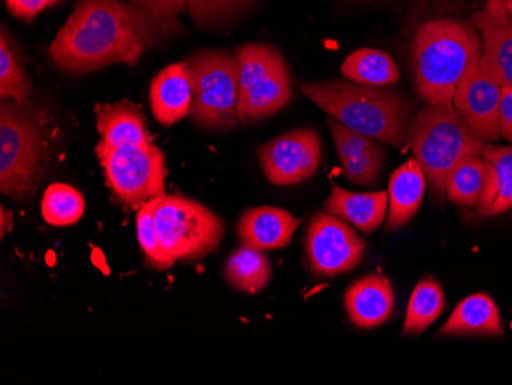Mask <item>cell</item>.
<instances>
[{
  "mask_svg": "<svg viewBox=\"0 0 512 385\" xmlns=\"http://www.w3.org/2000/svg\"><path fill=\"white\" fill-rule=\"evenodd\" d=\"M168 34L142 8L125 0H82L51 43V60L65 73L82 74L115 63L135 65Z\"/></svg>",
  "mask_w": 512,
  "mask_h": 385,
  "instance_id": "6da1fadb",
  "label": "cell"
},
{
  "mask_svg": "<svg viewBox=\"0 0 512 385\" xmlns=\"http://www.w3.org/2000/svg\"><path fill=\"white\" fill-rule=\"evenodd\" d=\"M301 91L330 117L359 134L394 148L408 143L414 103L396 91L350 80L301 83Z\"/></svg>",
  "mask_w": 512,
  "mask_h": 385,
  "instance_id": "7a4b0ae2",
  "label": "cell"
},
{
  "mask_svg": "<svg viewBox=\"0 0 512 385\" xmlns=\"http://www.w3.org/2000/svg\"><path fill=\"white\" fill-rule=\"evenodd\" d=\"M480 53L482 37L474 25L453 19L422 25L413 43L419 97L425 103H453L457 85Z\"/></svg>",
  "mask_w": 512,
  "mask_h": 385,
  "instance_id": "3957f363",
  "label": "cell"
},
{
  "mask_svg": "<svg viewBox=\"0 0 512 385\" xmlns=\"http://www.w3.org/2000/svg\"><path fill=\"white\" fill-rule=\"evenodd\" d=\"M45 114L28 102L0 105V191L14 201L36 194L48 160Z\"/></svg>",
  "mask_w": 512,
  "mask_h": 385,
  "instance_id": "277c9868",
  "label": "cell"
},
{
  "mask_svg": "<svg viewBox=\"0 0 512 385\" xmlns=\"http://www.w3.org/2000/svg\"><path fill=\"white\" fill-rule=\"evenodd\" d=\"M408 145L424 169L431 197L439 201L447 198L450 172L465 158L482 155L485 148L453 103H427L417 112L408 129Z\"/></svg>",
  "mask_w": 512,
  "mask_h": 385,
  "instance_id": "5b68a950",
  "label": "cell"
},
{
  "mask_svg": "<svg viewBox=\"0 0 512 385\" xmlns=\"http://www.w3.org/2000/svg\"><path fill=\"white\" fill-rule=\"evenodd\" d=\"M192 82L191 116L197 125L232 129L240 123V60L226 51L207 50L188 60Z\"/></svg>",
  "mask_w": 512,
  "mask_h": 385,
  "instance_id": "8992f818",
  "label": "cell"
},
{
  "mask_svg": "<svg viewBox=\"0 0 512 385\" xmlns=\"http://www.w3.org/2000/svg\"><path fill=\"white\" fill-rule=\"evenodd\" d=\"M96 155L105 172L106 185L115 200L129 211H138L165 194V155L154 145L96 146Z\"/></svg>",
  "mask_w": 512,
  "mask_h": 385,
  "instance_id": "52a82bcc",
  "label": "cell"
},
{
  "mask_svg": "<svg viewBox=\"0 0 512 385\" xmlns=\"http://www.w3.org/2000/svg\"><path fill=\"white\" fill-rule=\"evenodd\" d=\"M240 60V123L258 122L286 108L292 99V77L281 51L266 43L238 50Z\"/></svg>",
  "mask_w": 512,
  "mask_h": 385,
  "instance_id": "ba28073f",
  "label": "cell"
},
{
  "mask_svg": "<svg viewBox=\"0 0 512 385\" xmlns=\"http://www.w3.org/2000/svg\"><path fill=\"white\" fill-rule=\"evenodd\" d=\"M161 247L177 261L203 260L220 246L224 221L211 209L183 195H166L155 211Z\"/></svg>",
  "mask_w": 512,
  "mask_h": 385,
  "instance_id": "9c48e42d",
  "label": "cell"
},
{
  "mask_svg": "<svg viewBox=\"0 0 512 385\" xmlns=\"http://www.w3.org/2000/svg\"><path fill=\"white\" fill-rule=\"evenodd\" d=\"M367 243L342 218L319 212L309 223L306 258L309 269L318 277L347 274L362 263Z\"/></svg>",
  "mask_w": 512,
  "mask_h": 385,
  "instance_id": "30bf717a",
  "label": "cell"
},
{
  "mask_svg": "<svg viewBox=\"0 0 512 385\" xmlns=\"http://www.w3.org/2000/svg\"><path fill=\"white\" fill-rule=\"evenodd\" d=\"M261 169L273 186H293L307 181L318 172L322 146L313 128L284 132L258 151Z\"/></svg>",
  "mask_w": 512,
  "mask_h": 385,
  "instance_id": "8fae6325",
  "label": "cell"
},
{
  "mask_svg": "<svg viewBox=\"0 0 512 385\" xmlns=\"http://www.w3.org/2000/svg\"><path fill=\"white\" fill-rule=\"evenodd\" d=\"M502 96L503 86L483 66L480 53L463 74L453 99L454 108L480 142H496L502 137Z\"/></svg>",
  "mask_w": 512,
  "mask_h": 385,
  "instance_id": "7c38bea8",
  "label": "cell"
},
{
  "mask_svg": "<svg viewBox=\"0 0 512 385\" xmlns=\"http://www.w3.org/2000/svg\"><path fill=\"white\" fill-rule=\"evenodd\" d=\"M327 125L332 132L345 178L358 186H375L381 178L384 166V151L381 146L376 145L367 135L342 125L333 117L327 119Z\"/></svg>",
  "mask_w": 512,
  "mask_h": 385,
  "instance_id": "4fadbf2b",
  "label": "cell"
},
{
  "mask_svg": "<svg viewBox=\"0 0 512 385\" xmlns=\"http://www.w3.org/2000/svg\"><path fill=\"white\" fill-rule=\"evenodd\" d=\"M301 223L286 209L260 206L241 215L237 232L243 246L261 252L279 251L289 246Z\"/></svg>",
  "mask_w": 512,
  "mask_h": 385,
  "instance_id": "5bb4252c",
  "label": "cell"
},
{
  "mask_svg": "<svg viewBox=\"0 0 512 385\" xmlns=\"http://www.w3.org/2000/svg\"><path fill=\"white\" fill-rule=\"evenodd\" d=\"M344 301L348 318L359 329H375L393 315V287L382 274L367 275L353 283L345 292Z\"/></svg>",
  "mask_w": 512,
  "mask_h": 385,
  "instance_id": "9a60e30c",
  "label": "cell"
},
{
  "mask_svg": "<svg viewBox=\"0 0 512 385\" xmlns=\"http://www.w3.org/2000/svg\"><path fill=\"white\" fill-rule=\"evenodd\" d=\"M151 109L161 125L172 126L191 114L192 82L188 63L178 62L166 66L152 80Z\"/></svg>",
  "mask_w": 512,
  "mask_h": 385,
  "instance_id": "2e32d148",
  "label": "cell"
},
{
  "mask_svg": "<svg viewBox=\"0 0 512 385\" xmlns=\"http://www.w3.org/2000/svg\"><path fill=\"white\" fill-rule=\"evenodd\" d=\"M424 169L411 158L391 174L388 183L387 231H398L416 217L427 191Z\"/></svg>",
  "mask_w": 512,
  "mask_h": 385,
  "instance_id": "e0dca14e",
  "label": "cell"
},
{
  "mask_svg": "<svg viewBox=\"0 0 512 385\" xmlns=\"http://www.w3.org/2000/svg\"><path fill=\"white\" fill-rule=\"evenodd\" d=\"M324 208L364 234H373L387 218L388 192H350L333 183Z\"/></svg>",
  "mask_w": 512,
  "mask_h": 385,
  "instance_id": "ac0fdd59",
  "label": "cell"
},
{
  "mask_svg": "<svg viewBox=\"0 0 512 385\" xmlns=\"http://www.w3.org/2000/svg\"><path fill=\"white\" fill-rule=\"evenodd\" d=\"M473 25L482 37V63L502 86H512V22L508 17L479 11Z\"/></svg>",
  "mask_w": 512,
  "mask_h": 385,
  "instance_id": "d6986e66",
  "label": "cell"
},
{
  "mask_svg": "<svg viewBox=\"0 0 512 385\" xmlns=\"http://www.w3.org/2000/svg\"><path fill=\"white\" fill-rule=\"evenodd\" d=\"M94 111L103 145L117 148L154 142L146 126L145 114L134 103H99Z\"/></svg>",
  "mask_w": 512,
  "mask_h": 385,
  "instance_id": "ffe728a7",
  "label": "cell"
},
{
  "mask_svg": "<svg viewBox=\"0 0 512 385\" xmlns=\"http://www.w3.org/2000/svg\"><path fill=\"white\" fill-rule=\"evenodd\" d=\"M502 316L488 293H473L460 301L439 336H503Z\"/></svg>",
  "mask_w": 512,
  "mask_h": 385,
  "instance_id": "44dd1931",
  "label": "cell"
},
{
  "mask_svg": "<svg viewBox=\"0 0 512 385\" xmlns=\"http://www.w3.org/2000/svg\"><path fill=\"white\" fill-rule=\"evenodd\" d=\"M341 73L350 82L368 86L388 88L399 80L398 65L393 57L373 48H361L350 54L342 63Z\"/></svg>",
  "mask_w": 512,
  "mask_h": 385,
  "instance_id": "7402d4cb",
  "label": "cell"
},
{
  "mask_svg": "<svg viewBox=\"0 0 512 385\" xmlns=\"http://www.w3.org/2000/svg\"><path fill=\"white\" fill-rule=\"evenodd\" d=\"M490 162L483 155L465 158L450 172L445 185V195L454 205L479 206L485 194Z\"/></svg>",
  "mask_w": 512,
  "mask_h": 385,
  "instance_id": "603a6c76",
  "label": "cell"
},
{
  "mask_svg": "<svg viewBox=\"0 0 512 385\" xmlns=\"http://www.w3.org/2000/svg\"><path fill=\"white\" fill-rule=\"evenodd\" d=\"M226 278L230 286L246 293H258L272 280V264L264 252L243 246L227 258Z\"/></svg>",
  "mask_w": 512,
  "mask_h": 385,
  "instance_id": "cb8c5ba5",
  "label": "cell"
},
{
  "mask_svg": "<svg viewBox=\"0 0 512 385\" xmlns=\"http://www.w3.org/2000/svg\"><path fill=\"white\" fill-rule=\"evenodd\" d=\"M445 309V293L442 286L433 278L419 281L411 292L405 315L404 335H421Z\"/></svg>",
  "mask_w": 512,
  "mask_h": 385,
  "instance_id": "d4e9b609",
  "label": "cell"
},
{
  "mask_svg": "<svg viewBox=\"0 0 512 385\" xmlns=\"http://www.w3.org/2000/svg\"><path fill=\"white\" fill-rule=\"evenodd\" d=\"M85 209V197L76 188L65 183H54L43 195V220L56 228L76 224L85 214Z\"/></svg>",
  "mask_w": 512,
  "mask_h": 385,
  "instance_id": "484cf974",
  "label": "cell"
},
{
  "mask_svg": "<svg viewBox=\"0 0 512 385\" xmlns=\"http://www.w3.org/2000/svg\"><path fill=\"white\" fill-rule=\"evenodd\" d=\"M31 93V82L27 71L23 68L17 54L14 53L7 31L2 28L0 40V97L2 100L28 102Z\"/></svg>",
  "mask_w": 512,
  "mask_h": 385,
  "instance_id": "4316f807",
  "label": "cell"
},
{
  "mask_svg": "<svg viewBox=\"0 0 512 385\" xmlns=\"http://www.w3.org/2000/svg\"><path fill=\"white\" fill-rule=\"evenodd\" d=\"M163 197L154 198L148 201L143 208L138 209L137 214V238L143 254H145L146 263L157 270L171 269L175 264V258L161 247L158 240L157 229H155V211L160 205Z\"/></svg>",
  "mask_w": 512,
  "mask_h": 385,
  "instance_id": "83f0119b",
  "label": "cell"
},
{
  "mask_svg": "<svg viewBox=\"0 0 512 385\" xmlns=\"http://www.w3.org/2000/svg\"><path fill=\"white\" fill-rule=\"evenodd\" d=\"M198 27H220L256 4V0H184Z\"/></svg>",
  "mask_w": 512,
  "mask_h": 385,
  "instance_id": "f1b7e54d",
  "label": "cell"
},
{
  "mask_svg": "<svg viewBox=\"0 0 512 385\" xmlns=\"http://www.w3.org/2000/svg\"><path fill=\"white\" fill-rule=\"evenodd\" d=\"M482 155L496 169L499 185L496 200L485 217H496L512 209V146H485Z\"/></svg>",
  "mask_w": 512,
  "mask_h": 385,
  "instance_id": "f546056e",
  "label": "cell"
},
{
  "mask_svg": "<svg viewBox=\"0 0 512 385\" xmlns=\"http://www.w3.org/2000/svg\"><path fill=\"white\" fill-rule=\"evenodd\" d=\"M129 2L151 14L168 34L178 30L180 27L178 14L186 11L184 0H129Z\"/></svg>",
  "mask_w": 512,
  "mask_h": 385,
  "instance_id": "4dcf8cb0",
  "label": "cell"
},
{
  "mask_svg": "<svg viewBox=\"0 0 512 385\" xmlns=\"http://www.w3.org/2000/svg\"><path fill=\"white\" fill-rule=\"evenodd\" d=\"M8 8L19 19L30 20L45 10L46 0H7Z\"/></svg>",
  "mask_w": 512,
  "mask_h": 385,
  "instance_id": "1f68e13d",
  "label": "cell"
},
{
  "mask_svg": "<svg viewBox=\"0 0 512 385\" xmlns=\"http://www.w3.org/2000/svg\"><path fill=\"white\" fill-rule=\"evenodd\" d=\"M500 125H502L503 139L512 143V86H503Z\"/></svg>",
  "mask_w": 512,
  "mask_h": 385,
  "instance_id": "d6a6232c",
  "label": "cell"
},
{
  "mask_svg": "<svg viewBox=\"0 0 512 385\" xmlns=\"http://www.w3.org/2000/svg\"><path fill=\"white\" fill-rule=\"evenodd\" d=\"M0 237H7L8 232L13 231V215L2 206L0 208Z\"/></svg>",
  "mask_w": 512,
  "mask_h": 385,
  "instance_id": "836d02e7",
  "label": "cell"
},
{
  "mask_svg": "<svg viewBox=\"0 0 512 385\" xmlns=\"http://www.w3.org/2000/svg\"><path fill=\"white\" fill-rule=\"evenodd\" d=\"M506 0H488L486 11L494 14V16L506 17L505 13Z\"/></svg>",
  "mask_w": 512,
  "mask_h": 385,
  "instance_id": "e575fe53",
  "label": "cell"
},
{
  "mask_svg": "<svg viewBox=\"0 0 512 385\" xmlns=\"http://www.w3.org/2000/svg\"><path fill=\"white\" fill-rule=\"evenodd\" d=\"M505 13L506 17L512 22V0H506Z\"/></svg>",
  "mask_w": 512,
  "mask_h": 385,
  "instance_id": "d590c367",
  "label": "cell"
},
{
  "mask_svg": "<svg viewBox=\"0 0 512 385\" xmlns=\"http://www.w3.org/2000/svg\"><path fill=\"white\" fill-rule=\"evenodd\" d=\"M56 2H59V0H46V5L50 7V5H54L56 4Z\"/></svg>",
  "mask_w": 512,
  "mask_h": 385,
  "instance_id": "8d00e7d4",
  "label": "cell"
},
{
  "mask_svg": "<svg viewBox=\"0 0 512 385\" xmlns=\"http://www.w3.org/2000/svg\"><path fill=\"white\" fill-rule=\"evenodd\" d=\"M511 327H512V323H511Z\"/></svg>",
  "mask_w": 512,
  "mask_h": 385,
  "instance_id": "74e56055",
  "label": "cell"
}]
</instances>
